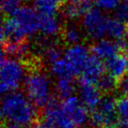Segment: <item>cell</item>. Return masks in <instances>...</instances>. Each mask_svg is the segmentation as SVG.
<instances>
[{
	"label": "cell",
	"mask_w": 128,
	"mask_h": 128,
	"mask_svg": "<svg viewBox=\"0 0 128 128\" xmlns=\"http://www.w3.org/2000/svg\"><path fill=\"white\" fill-rule=\"evenodd\" d=\"M1 115L7 122L24 128L35 122L38 110L24 92L16 91L4 94L1 101Z\"/></svg>",
	"instance_id": "cell-2"
},
{
	"label": "cell",
	"mask_w": 128,
	"mask_h": 128,
	"mask_svg": "<svg viewBox=\"0 0 128 128\" xmlns=\"http://www.w3.org/2000/svg\"><path fill=\"white\" fill-rule=\"evenodd\" d=\"M120 50L121 49L116 41L105 38L97 40L92 47L94 56L97 57L100 60H105L106 62L116 56Z\"/></svg>",
	"instance_id": "cell-11"
},
{
	"label": "cell",
	"mask_w": 128,
	"mask_h": 128,
	"mask_svg": "<svg viewBox=\"0 0 128 128\" xmlns=\"http://www.w3.org/2000/svg\"><path fill=\"white\" fill-rule=\"evenodd\" d=\"M58 1H59V2L61 3V2H64V1H66V0H58Z\"/></svg>",
	"instance_id": "cell-28"
},
{
	"label": "cell",
	"mask_w": 128,
	"mask_h": 128,
	"mask_svg": "<svg viewBox=\"0 0 128 128\" xmlns=\"http://www.w3.org/2000/svg\"><path fill=\"white\" fill-rule=\"evenodd\" d=\"M118 102L114 97L107 96L102 97L100 103L92 110L90 115V124L94 128H110L118 118Z\"/></svg>",
	"instance_id": "cell-5"
},
{
	"label": "cell",
	"mask_w": 128,
	"mask_h": 128,
	"mask_svg": "<svg viewBox=\"0 0 128 128\" xmlns=\"http://www.w3.org/2000/svg\"><path fill=\"white\" fill-rule=\"evenodd\" d=\"M118 128H128V97L124 96L118 101Z\"/></svg>",
	"instance_id": "cell-21"
},
{
	"label": "cell",
	"mask_w": 128,
	"mask_h": 128,
	"mask_svg": "<svg viewBox=\"0 0 128 128\" xmlns=\"http://www.w3.org/2000/svg\"><path fill=\"white\" fill-rule=\"evenodd\" d=\"M98 8L102 10H115L120 5L121 0H96Z\"/></svg>",
	"instance_id": "cell-24"
},
{
	"label": "cell",
	"mask_w": 128,
	"mask_h": 128,
	"mask_svg": "<svg viewBox=\"0 0 128 128\" xmlns=\"http://www.w3.org/2000/svg\"><path fill=\"white\" fill-rule=\"evenodd\" d=\"M96 85L99 88L100 91L108 92L115 88L116 82H115V78L111 77L110 74H104L98 80V82H96Z\"/></svg>",
	"instance_id": "cell-22"
},
{
	"label": "cell",
	"mask_w": 128,
	"mask_h": 128,
	"mask_svg": "<svg viewBox=\"0 0 128 128\" xmlns=\"http://www.w3.org/2000/svg\"><path fill=\"white\" fill-rule=\"evenodd\" d=\"M127 34V28L124 22L118 19H110L108 26V36L110 38L114 39V41H122L125 40V36Z\"/></svg>",
	"instance_id": "cell-18"
},
{
	"label": "cell",
	"mask_w": 128,
	"mask_h": 128,
	"mask_svg": "<svg viewBox=\"0 0 128 128\" xmlns=\"http://www.w3.org/2000/svg\"><path fill=\"white\" fill-rule=\"evenodd\" d=\"M68 1H78V0H66V2H68Z\"/></svg>",
	"instance_id": "cell-29"
},
{
	"label": "cell",
	"mask_w": 128,
	"mask_h": 128,
	"mask_svg": "<svg viewBox=\"0 0 128 128\" xmlns=\"http://www.w3.org/2000/svg\"><path fill=\"white\" fill-rule=\"evenodd\" d=\"M58 0H35L36 10L40 15H56Z\"/></svg>",
	"instance_id": "cell-20"
},
{
	"label": "cell",
	"mask_w": 128,
	"mask_h": 128,
	"mask_svg": "<svg viewBox=\"0 0 128 128\" xmlns=\"http://www.w3.org/2000/svg\"><path fill=\"white\" fill-rule=\"evenodd\" d=\"M61 107L66 117L74 124L75 126H83L90 122L88 108L77 96H72L64 99L61 103Z\"/></svg>",
	"instance_id": "cell-7"
},
{
	"label": "cell",
	"mask_w": 128,
	"mask_h": 128,
	"mask_svg": "<svg viewBox=\"0 0 128 128\" xmlns=\"http://www.w3.org/2000/svg\"><path fill=\"white\" fill-rule=\"evenodd\" d=\"M104 66L102 60L96 56H91L88 59L82 70V77L80 80L88 82L96 83L104 75Z\"/></svg>",
	"instance_id": "cell-12"
},
{
	"label": "cell",
	"mask_w": 128,
	"mask_h": 128,
	"mask_svg": "<svg viewBox=\"0 0 128 128\" xmlns=\"http://www.w3.org/2000/svg\"><path fill=\"white\" fill-rule=\"evenodd\" d=\"M25 78V68L21 61L2 54L0 68V88L2 94H6L18 91L22 84L24 83Z\"/></svg>",
	"instance_id": "cell-4"
},
{
	"label": "cell",
	"mask_w": 128,
	"mask_h": 128,
	"mask_svg": "<svg viewBox=\"0 0 128 128\" xmlns=\"http://www.w3.org/2000/svg\"><path fill=\"white\" fill-rule=\"evenodd\" d=\"M42 128H76L64 114L61 104L52 101L44 110Z\"/></svg>",
	"instance_id": "cell-8"
},
{
	"label": "cell",
	"mask_w": 128,
	"mask_h": 128,
	"mask_svg": "<svg viewBox=\"0 0 128 128\" xmlns=\"http://www.w3.org/2000/svg\"><path fill=\"white\" fill-rule=\"evenodd\" d=\"M31 128H42L41 125H36V126H34V127H31Z\"/></svg>",
	"instance_id": "cell-27"
},
{
	"label": "cell",
	"mask_w": 128,
	"mask_h": 128,
	"mask_svg": "<svg viewBox=\"0 0 128 128\" xmlns=\"http://www.w3.org/2000/svg\"><path fill=\"white\" fill-rule=\"evenodd\" d=\"M106 68L108 74L116 78H122L126 72H128V59L122 54H117L113 58L107 61Z\"/></svg>",
	"instance_id": "cell-14"
},
{
	"label": "cell",
	"mask_w": 128,
	"mask_h": 128,
	"mask_svg": "<svg viewBox=\"0 0 128 128\" xmlns=\"http://www.w3.org/2000/svg\"><path fill=\"white\" fill-rule=\"evenodd\" d=\"M60 21L56 15H40L39 31L43 36L46 38L55 36L60 31Z\"/></svg>",
	"instance_id": "cell-15"
},
{
	"label": "cell",
	"mask_w": 128,
	"mask_h": 128,
	"mask_svg": "<svg viewBox=\"0 0 128 128\" xmlns=\"http://www.w3.org/2000/svg\"><path fill=\"white\" fill-rule=\"evenodd\" d=\"M54 89L57 96L63 99H66L73 96L75 84L72 78H58Z\"/></svg>",
	"instance_id": "cell-19"
},
{
	"label": "cell",
	"mask_w": 128,
	"mask_h": 128,
	"mask_svg": "<svg viewBox=\"0 0 128 128\" xmlns=\"http://www.w3.org/2000/svg\"><path fill=\"white\" fill-rule=\"evenodd\" d=\"M78 92V98L87 108H91V110L96 108L102 99L101 91L96 83L80 80Z\"/></svg>",
	"instance_id": "cell-10"
},
{
	"label": "cell",
	"mask_w": 128,
	"mask_h": 128,
	"mask_svg": "<svg viewBox=\"0 0 128 128\" xmlns=\"http://www.w3.org/2000/svg\"><path fill=\"white\" fill-rule=\"evenodd\" d=\"M89 0H78V1H68L63 8V15L68 21H75L83 17L91 10Z\"/></svg>",
	"instance_id": "cell-13"
},
{
	"label": "cell",
	"mask_w": 128,
	"mask_h": 128,
	"mask_svg": "<svg viewBox=\"0 0 128 128\" xmlns=\"http://www.w3.org/2000/svg\"><path fill=\"white\" fill-rule=\"evenodd\" d=\"M3 128H22V126H19V125H17V124H14L7 122V124L3 126Z\"/></svg>",
	"instance_id": "cell-26"
},
{
	"label": "cell",
	"mask_w": 128,
	"mask_h": 128,
	"mask_svg": "<svg viewBox=\"0 0 128 128\" xmlns=\"http://www.w3.org/2000/svg\"><path fill=\"white\" fill-rule=\"evenodd\" d=\"M115 18L122 22H128V0L121 2L115 10Z\"/></svg>",
	"instance_id": "cell-23"
},
{
	"label": "cell",
	"mask_w": 128,
	"mask_h": 128,
	"mask_svg": "<svg viewBox=\"0 0 128 128\" xmlns=\"http://www.w3.org/2000/svg\"><path fill=\"white\" fill-rule=\"evenodd\" d=\"M64 58L77 76L82 72L84 66L90 58L89 50L82 43L71 45L64 52Z\"/></svg>",
	"instance_id": "cell-9"
},
{
	"label": "cell",
	"mask_w": 128,
	"mask_h": 128,
	"mask_svg": "<svg viewBox=\"0 0 128 128\" xmlns=\"http://www.w3.org/2000/svg\"><path fill=\"white\" fill-rule=\"evenodd\" d=\"M83 30L80 29L77 24L69 22L66 25L62 31V38L66 43L69 46L80 44L83 38Z\"/></svg>",
	"instance_id": "cell-16"
},
{
	"label": "cell",
	"mask_w": 128,
	"mask_h": 128,
	"mask_svg": "<svg viewBox=\"0 0 128 128\" xmlns=\"http://www.w3.org/2000/svg\"><path fill=\"white\" fill-rule=\"evenodd\" d=\"M118 88L122 96L128 97V77H124L120 80Z\"/></svg>",
	"instance_id": "cell-25"
},
{
	"label": "cell",
	"mask_w": 128,
	"mask_h": 128,
	"mask_svg": "<svg viewBox=\"0 0 128 128\" xmlns=\"http://www.w3.org/2000/svg\"><path fill=\"white\" fill-rule=\"evenodd\" d=\"M24 94L36 108H46L52 101V84L49 75L40 70L30 72L24 83Z\"/></svg>",
	"instance_id": "cell-3"
},
{
	"label": "cell",
	"mask_w": 128,
	"mask_h": 128,
	"mask_svg": "<svg viewBox=\"0 0 128 128\" xmlns=\"http://www.w3.org/2000/svg\"><path fill=\"white\" fill-rule=\"evenodd\" d=\"M4 1H6V0H1V2H4Z\"/></svg>",
	"instance_id": "cell-30"
},
{
	"label": "cell",
	"mask_w": 128,
	"mask_h": 128,
	"mask_svg": "<svg viewBox=\"0 0 128 128\" xmlns=\"http://www.w3.org/2000/svg\"><path fill=\"white\" fill-rule=\"evenodd\" d=\"M40 15L33 8L22 6L10 18L6 19L1 27L2 44L22 42L39 31Z\"/></svg>",
	"instance_id": "cell-1"
},
{
	"label": "cell",
	"mask_w": 128,
	"mask_h": 128,
	"mask_svg": "<svg viewBox=\"0 0 128 128\" xmlns=\"http://www.w3.org/2000/svg\"><path fill=\"white\" fill-rule=\"evenodd\" d=\"M50 66V71L54 77L57 78V80L58 78H73L74 77H76L73 69L68 64L64 56Z\"/></svg>",
	"instance_id": "cell-17"
},
{
	"label": "cell",
	"mask_w": 128,
	"mask_h": 128,
	"mask_svg": "<svg viewBox=\"0 0 128 128\" xmlns=\"http://www.w3.org/2000/svg\"><path fill=\"white\" fill-rule=\"evenodd\" d=\"M108 22L110 19L102 10L92 8L82 17V30L91 39L100 40L108 35Z\"/></svg>",
	"instance_id": "cell-6"
},
{
	"label": "cell",
	"mask_w": 128,
	"mask_h": 128,
	"mask_svg": "<svg viewBox=\"0 0 128 128\" xmlns=\"http://www.w3.org/2000/svg\"><path fill=\"white\" fill-rule=\"evenodd\" d=\"M127 59H128V54H127Z\"/></svg>",
	"instance_id": "cell-31"
}]
</instances>
